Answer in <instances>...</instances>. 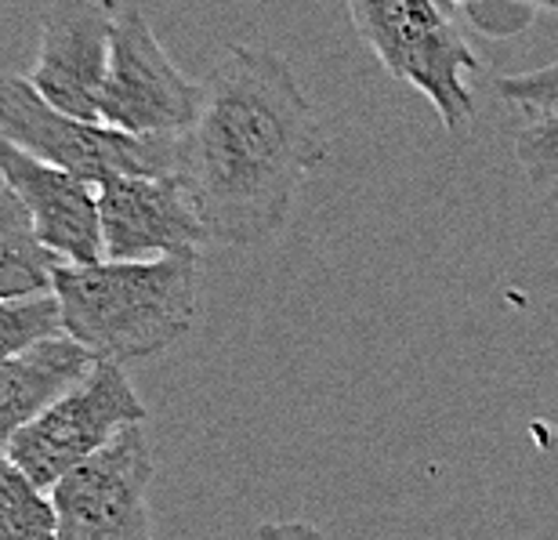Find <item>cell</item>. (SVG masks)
<instances>
[{"label":"cell","mask_w":558,"mask_h":540,"mask_svg":"<svg viewBox=\"0 0 558 540\" xmlns=\"http://www.w3.org/2000/svg\"><path fill=\"white\" fill-rule=\"evenodd\" d=\"M204 106L182 139V182L210 243H272L330 139L283 55L229 44L204 81Z\"/></svg>","instance_id":"6da1fadb"},{"label":"cell","mask_w":558,"mask_h":540,"mask_svg":"<svg viewBox=\"0 0 558 540\" xmlns=\"http://www.w3.org/2000/svg\"><path fill=\"white\" fill-rule=\"evenodd\" d=\"M51 295L62 331L106 363L153 359L193 331L199 312V254L153 262H95L54 268Z\"/></svg>","instance_id":"7a4b0ae2"},{"label":"cell","mask_w":558,"mask_h":540,"mask_svg":"<svg viewBox=\"0 0 558 540\" xmlns=\"http://www.w3.org/2000/svg\"><path fill=\"white\" fill-rule=\"evenodd\" d=\"M360 40L392 81L414 87L439 112L442 128L464 134L475 120L468 76L483 70L446 0H344Z\"/></svg>","instance_id":"3957f363"},{"label":"cell","mask_w":558,"mask_h":540,"mask_svg":"<svg viewBox=\"0 0 558 540\" xmlns=\"http://www.w3.org/2000/svg\"><path fill=\"white\" fill-rule=\"evenodd\" d=\"M0 139L92 185L113 178L182 175L185 134H128L48 106L26 76L0 81Z\"/></svg>","instance_id":"277c9868"},{"label":"cell","mask_w":558,"mask_h":540,"mask_svg":"<svg viewBox=\"0 0 558 540\" xmlns=\"http://www.w3.org/2000/svg\"><path fill=\"white\" fill-rule=\"evenodd\" d=\"M131 424H145V403L124 367L95 359L81 381H73L37 421L15 435L8 457L40 490L51 493L54 482L81 468Z\"/></svg>","instance_id":"5b68a950"},{"label":"cell","mask_w":558,"mask_h":540,"mask_svg":"<svg viewBox=\"0 0 558 540\" xmlns=\"http://www.w3.org/2000/svg\"><path fill=\"white\" fill-rule=\"evenodd\" d=\"M156 460L145 424H131L54 482L59 540H153L149 482Z\"/></svg>","instance_id":"8992f818"},{"label":"cell","mask_w":558,"mask_h":540,"mask_svg":"<svg viewBox=\"0 0 558 540\" xmlns=\"http://www.w3.org/2000/svg\"><path fill=\"white\" fill-rule=\"evenodd\" d=\"M199 106L204 84L171 62L149 19L138 8H117L102 123L128 134H189Z\"/></svg>","instance_id":"52a82bcc"},{"label":"cell","mask_w":558,"mask_h":540,"mask_svg":"<svg viewBox=\"0 0 558 540\" xmlns=\"http://www.w3.org/2000/svg\"><path fill=\"white\" fill-rule=\"evenodd\" d=\"M117 0H51L29 87L44 103L81 120H102V92L113 51Z\"/></svg>","instance_id":"ba28073f"},{"label":"cell","mask_w":558,"mask_h":540,"mask_svg":"<svg viewBox=\"0 0 558 540\" xmlns=\"http://www.w3.org/2000/svg\"><path fill=\"white\" fill-rule=\"evenodd\" d=\"M106 262H153L171 254H199L210 232L189 196L182 175L113 178L98 185Z\"/></svg>","instance_id":"9c48e42d"},{"label":"cell","mask_w":558,"mask_h":540,"mask_svg":"<svg viewBox=\"0 0 558 540\" xmlns=\"http://www.w3.org/2000/svg\"><path fill=\"white\" fill-rule=\"evenodd\" d=\"M0 182L22 200V207L33 218V229L59 262H106L98 185L62 171V167L44 164L4 139H0Z\"/></svg>","instance_id":"30bf717a"},{"label":"cell","mask_w":558,"mask_h":540,"mask_svg":"<svg viewBox=\"0 0 558 540\" xmlns=\"http://www.w3.org/2000/svg\"><path fill=\"white\" fill-rule=\"evenodd\" d=\"M95 367V356L73 337H48L0 363V454L40 418L73 381Z\"/></svg>","instance_id":"8fae6325"},{"label":"cell","mask_w":558,"mask_h":540,"mask_svg":"<svg viewBox=\"0 0 558 540\" xmlns=\"http://www.w3.org/2000/svg\"><path fill=\"white\" fill-rule=\"evenodd\" d=\"M59 265L62 262L33 229V218L22 207V200L0 182V301L51 295Z\"/></svg>","instance_id":"7c38bea8"},{"label":"cell","mask_w":558,"mask_h":540,"mask_svg":"<svg viewBox=\"0 0 558 540\" xmlns=\"http://www.w3.org/2000/svg\"><path fill=\"white\" fill-rule=\"evenodd\" d=\"M0 533L8 540H59L51 493H44L8 454H0Z\"/></svg>","instance_id":"4fadbf2b"},{"label":"cell","mask_w":558,"mask_h":540,"mask_svg":"<svg viewBox=\"0 0 558 540\" xmlns=\"http://www.w3.org/2000/svg\"><path fill=\"white\" fill-rule=\"evenodd\" d=\"M62 312L54 295L22 298V301H0V363L29 345L48 341V337H62Z\"/></svg>","instance_id":"5bb4252c"},{"label":"cell","mask_w":558,"mask_h":540,"mask_svg":"<svg viewBox=\"0 0 558 540\" xmlns=\"http://www.w3.org/2000/svg\"><path fill=\"white\" fill-rule=\"evenodd\" d=\"M515 164L533 189L558 185V117L530 120L515 134Z\"/></svg>","instance_id":"9a60e30c"},{"label":"cell","mask_w":558,"mask_h":540,"mask_svg":"<svg viewBox=\"0 0 558 540\" xmlns=\"http://www.w3.org/2000/svg\"><path fill=\"white\" fill-rule=\"evenodd\" d=\"M497 95L508 106H515L526 112L530 120L558 117V59L541 65V70L515 73V76H500Z\"/></svg>","instance_id":"2e32d148"},{"label":"cell","mask_w":558,"mask_h":540,"mask_svg":"<svg viewBox=\"0 0 558 540\" xmlns=\"http://www.w3.org/2000/svg\"><path fill=\"white\" fill-rule=\"evenodd\" d=\"M254 540H327V537L319 533V526L287 519V523H262L258 530H254Z\"/></svg>","instance_id":"e0dca14e"},{"label":"cell","mask_w":558,"mask_h":540,"mask_svg":"<svg viewBox=\"0 0 558 540\" xmlns=\"http://www.w3.org/2000/svg\"><path fill=\"white\" fill-rule=\"evenodd\" d=\"M446 4L468 8V11H472V19H475V22H483V19H486V4H494V0H446ZM497 4L522 8V11H533V8H548V11H558V0H497Z\"/></svg>","instance_id":"ac0fdd59"},{"label":"cell","mask_w":558,"mask_h":540,"mask_svg":"<svg viewBox=\"0 0 558 540\" xmlns=\"http://www.w3.org/2000/svg\"><path fill=\"white\" fill-rule=\"evenodd\" d=\"M0 540H8V537H4V533H0Z\"/></svg>","instance_id":"d6986e66"}]
</instances>
